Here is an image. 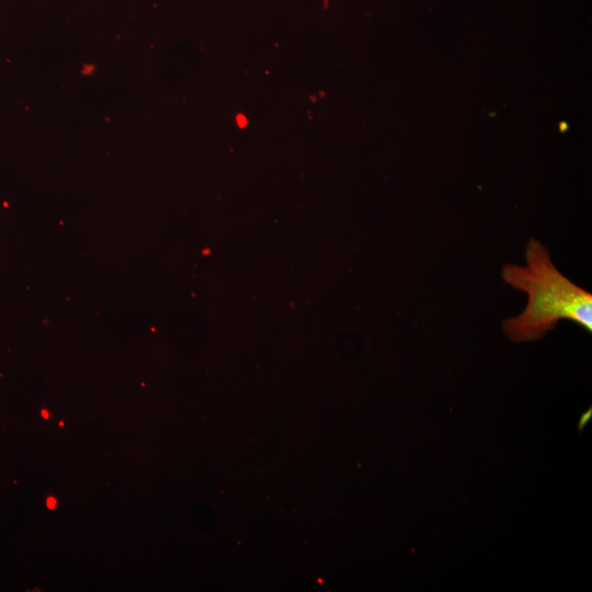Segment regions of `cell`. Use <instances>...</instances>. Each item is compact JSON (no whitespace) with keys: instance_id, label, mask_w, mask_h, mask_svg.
Returning <instances> with one entry per match:
<instances>
[{"instance_id":"cell-3","label":"cell","mask_w":592,"mask_h":592,"mask_svg":"<svg viewBox=\"0 0 592 592\" xmlns=\"http://www.w3.org/2000/svg\"><path fill=\"white\" fill-rule=\"evenodd\" d=\"M56 504H57V501L54 498L50 497V498L47 499L48 509H54L56 506Z\"/></svg>"},{"instance_id":"cell-6","label":"cell","mask_w":592,"mask_h":592,"mask_svg":"<svg viewBox=\"0 0 592 592\" xmlns=\"http://www.w3.org/2000/svg\"><path fill=\"white\" fill-rule=\"evenodd\" d=\"M320 96H325V92H323V91H320Z\"/></svg>"},{"instance_id":"cell-2","label":"cell","mask_w":592,"mask_h":592,"mask_svg":"<svg viewBox=\"0 0 592 592\" xmlns=\"http://www.w3.org/2000/svg\"><path fill=\"white\" fill-rule=\"evenodd\" d=\"M235 123L236 125L238 126V128H246L247 125H248V118L244 114L242 113H238L236 116H235Z\"/></svg>"},{"instance_id":"cell-5","label":"cell","mask_w":592,"mask_h":592,"mask_svg":"<svg viewBox=\"0 0 592 592\" xmlns=\"http://www.w3.org/2000/svg\"><path fill=\"white\" fill-rule=\"evenodd\" d=\"M309 99H310L311 102H316V101H317V96H316V95H310Z\"/></svg>"},{"instance_id":"cell-4","label":"cell","mask_w":592,"mask_h":592,"mask_svg":"<svg viewBox=\"0 0 592 592\" xmlns=\"http://www.w3.org/2000/svg\"><path fill=\"white\" fill-rule=\"evenodd\" d=\"M42 414H43V417H44L45 419H48V418H49V413H48L47 411H45V410L42 412Z\"/></svg>"},{"instance_id":"cell-1","label":"cell","mask_w":592,"mask_h":592,"mask_svg":"<svg viewBox=\"0 0 592 592\" xmlns=\"http://www.w3.org/2000/svg\"><path fill=\"white\" fill-rule=\"evenodd\" d=\"M525 265L502 267V278L524 292V310L503 321V332L512 341L543 338L561 320H570L592 331V295L565 276L553 263L547 247L535 238L525 246Z\"/></svg>"}]
</instances>
